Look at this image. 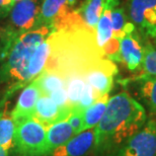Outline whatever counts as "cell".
I'll use <instances>...</instances> for the list:
<instances>
[{
	"instance_id": "obj_18",
	"label": "cell",
	"mask_w": 156,
	"mask_h": 156,
	"mask_svg": "<svg viewBox=\"0 0 156 156\" xmlns=\"http://www.w3.org/2000/svg\"><path fill=\"white\" fill-rule=\"evenodd\" d=\"M15 123L10 115L0 111V147L9 151L13 147Z\"/></svg>"
},
{
	"instance_id": "obj_7",
	"label": "cell",
	"mask_w": 156,
	"mask_h": 156,
	"mask_svg": "<svg viewBox=\"0 0 156 156\" xmlns=\"http://www.w3.org/2000/svg\"><path fill=\"white\" fill-rule=\"evenodd\" d=\"M129 17L147 36L156 37V0H129Z\"/></svg>"
},
{
	"instance_id": "obj_3",
	"label": "cell",
	"mask_w": 156,
	"mask_h": 156,
	"mask_svg": "<svg viewBox=\"0 0 156 156\" xmlns=\"http://www.w3.org/2000/svg\"><path fill=\"white\" fill-rule=\"evenodd\" d=\"M47 127L30 117L15 123L13 147L20 156H46Z\"/></svg>"
},
{
	"instance_id": "obj_12",
	"label": "cell",
	"mask_w": 156,
	"mask_h": 156,
	"mask_svg": "<svg viewBox=\"0 0 156 156\" xmlns=\"http://www.w3.org/2000/svg\"><path fill=\"white\" fill-rule=\"evenodd\" d=\"M73 136H75V133L67 120L57 122L48 126L46 133V156H48L54 149L66 143Z\"/></svg>"
},
{
	"instance_id": "obj_19",
	"label": "cell",
	"mask_w": 156,
	"mask_h": 156,
	"mask_svg": "<svg viewBox=\"0 0 156 156\" xmlns=\"http://www.w3.org/2000/svg\"><path fill=\"white\" fill-rule=\"evenodd\" d=\"M141 70L144 75H156V48L152 45L144 47Z\"/></svg>"
},
{
	"instance_id": "obj_24",
	"label": "cell",
	"mask_w": 156,
	"mask_h": 156,
	"mask_svg": "<svg viewBox=\"0 0 156 156\" xmlns=\"http://www.w3.org/2000/svg\"><path fill=\"white\" fill-rule=\"evenodd\" d=\"M155 38H156V37H155Z\"/></svg>"
},
{
	"instance_id": "obj_13",
	"label": "cell",
	"mask_w": 156,
	"mask_h": 156,
	"mask_svg": "<svg viewBox=\"0 0 156 156\" xmlns=\"http://www.w3.org/2000/svg\"><path fill=\"white\" fill-rule=\"evenodd\" d=\"M50 52H51V47H50L49 37H48V38L37 48L36 52L34 53L33 57L30 59L29 67H27V84L30 82H32V81L38 75H40V73L44 70V68H45L47 64V61H48V59H49Z\"/></svg>"
},
{
	"instance_id": "obj_10",
	"label": "cell",
	"mask_w": 156,
	"mask_h": 156,
	"mask_svg": "<svg viewBox=\"0 0 156 156\" xmlns=\"http://www.w3.org/2000/svg\"><path fill=\"white\" fill-rule=\"evenodd\" d=\"M94 136V128L83 131L54 149L48 156H85L93 149Z\"/></svg>"
},
{
	"instance_id": "obj_5",
	"label": "cell",
	"mask_w": 156,
	"mask_h": 156,
	"mask_svg": "<svg viewBox=\"0 0 156 156\" xmlns=\"http://www.w3.org/2000/svg\"><path fill=\"white\" fill-rule=\"evenodd\" d=\"M115 156H156V120L149 119Z\"/></svg>"
},
{
	"instance_id": "obj_4",
	"label": "cell",
	"mask_w": 156,
	"mask_h": 156,
	"mask_svg": "<svg viewBox=\"0 0 156 156\" xmlns=\"http://www.w3.org/2000/svg\"><path fill=\"white\" fill-rule=\"evenodd\" d=\"M117 73L116 64L110 59L101 57L90 62L84 69L82 75L98 98L110 93L113 88L114 77Z\"/></svg>"
},
{
	"instance_id": "obj_2",
	"label": "cell",
	"mask_w": 156,
	"mask_h": 156,
	"mask_svg": "<svg viewBox=\"0 0 156 156\" xmlns=\"http://www.w3.org/2000/svg\"><path fill=\"white\" fill-rule=\"evenodd\" d=\"M52 33L50 27L41 26L12 40L3 41L1 60L4 62L0 67V83H10L4 99L27 85V72L30 59L37 48Z\"/></svg>"
},
{
	"instance_id": "obj_6",
	"label": "cell",
	"mask_w": 156,
	"mask_h": 156,
	"mask_svg": "<svg viewBox=\"0 0 156 156\" xmlns=\"http://www.w3.org/2000/svg\"><path fill=\"white\" fill-rule=\"evenodd\" d=\"M40 6L38 0H20L11 7V27L4 39H14L18 35L35 29L38 21Z\"/></svg>"
},
{
	"instance_id": "obj_11",
	"label": "cell",
	"mask_w": 156,
	"mask_h": 156,
	"mask_svg": "<svg viewBox=\"0 0 156 156\" xmlns=\"http://www.w3.org/2000/svg\"><path fill=\"white\" fill-rule=\"evenodd\" d=\"M71 110V108H60L50 96L42 94L36 105L33 118L48 127L57 122L66 120Z\"/></svg>"
},
{
	"instance_id": "obj_22",
	"label": "cell",
	"mask_w": 156,
	"mask_h": 156,
	"mask_svg": "<svg viewBox=\"0 0 156 156\" xmlns=\"http://www.w3.org/2000/svg\"><path fill=\"white\" fill-rule=\"evenodd\" d=\"M8 152L9 151L5 150V149H3L2 147H0V156H9Z\"/></svg>"
},
{
	"instance_id": "obj_14",
	"label": "cell",
	"mask_w": 156,
	"mask_h": 156,
	"mask_svg": "<svg viewBox=\"0 0 156 156\" xmlns=\"http://www.w3.org/2000/svg\"><path fill=\"white\" fill-rule=\"evenodd\" d=\"M105 0H84L83 4L77 9L84 26L89 30H95L101 15L104 11Z\"/></svg>"
},
{
	"instance_id": "obj_20",
	"label": "cell",
	"mask_w": 156,
	"mask_h": 156,
	"mask_svg": "<svg viewBox=\"0 0 156 156\" xmlns=\"http://www.w3.org/2000/svg\"><path fill=\"white\" fill-rule=\"evenodd\" d=\"M83 111L78 108H72L67 117V122L73 129L75 135L83 132Z\"/></svg>"
},
{
	"instance_id": "obj_1",
	"label": "cell",
	"mask_w": 156,
	"mask_h": 156,
	"mask_svg": "<svg viewBox=\"0 0 156 156\" xmlns=\"http://www.w3.org/2000/svg\"><path fill=\"white\" fill-rule=\"evenodd\" d=\"M146 122L144 107L128 92L112 96L101 120L94 128L93 150L98 156H115Z\"/></svg>"
},
{
	"instance_id": "obj_23",
	"label": "cell",
	"mask_w": 156,
	"mask_h": 156,
	"mask_svg": "<svg viewBox=\"0 0 156 156\" xmlns=\"http://www.w3.org/2000/svg\"><path fill=\"white\" fill-rule=\"evenodd\" d=\"M18 1H20V0H12V2H13V3H16Z\"/></svg>"
},
{
	"instance_id": "obj_21",
	"label": "cell",
	"mask_w": 156,
	"mask_h": 156,
	"mask_svg": "<svg viewBox=\"0 0 156 156\" xmlns=\"http://www.w3.org/2000/svg\"><path fill=\"white\" fill-rule=\"evenodd\" d=\"M13 4L14 3L12 2V0H0V8L4 9V10H10Z\"/></svg>"
},
{
	"instance_id": "obj_16",
	"label": "cell",
	"mask_w": 156,
	"mask_h": 156,
	"mask_svg": "<svg viewBox=\"0 0 156 156\" xmlns=\"http://www.w3.org/2000/svg\"><path fill=\"white\" fill-rule=\"evenodd\" d=\"M111 20L114 38L121 41L126 36L135 32V26L132 21H128L123 8L115 7L111 10Z\"/></svg>"
},
{
	"instance_id": "obj_15",
	"label": "cell",
	"mask_w": 156,
	"mask_h": 156,
	"mask_svg": "<svg viewBox=\"0 0 156 156\" xmlns=\"http://www.w3.org/2000/svg\"><path fill=\"white\" fill-rule=\"evenodd\" d=\"M108 94L102 95L98 99H95L88 108L83 111V131L93 129L101 120L107 108L108 101Z\"/></svg>"
},
{
	"instance_id": "obj_9",
	"label": "cell",
	"mask_w": 156,
	"mask_h": 156,
	"mask_svg": "<svg viewBox=\"0 0 156 156\" xmlns=\"http://www.w3.org/2000/svg\"><path fill=\"white\" fill-rule=\"evenodd\" d=\"M41 95H42V91L38 81L35 78L32 82H30L23 88L16 105L11 112L10 116L13 119L14 123L34 116L36 105Z\"/></svg>"
},
{
	"instance_id": "obj_8",
	"label": "cell",
	"mask_w": 156,
	"mask_h": 156,
	"mask_svg": "<svg viewBox=\"0 0 156 156\" xmlns=\"http://www.w3.org/2000/svg\"><path fill=\"white\" fill-rule=\"evenodd\" d=\"M144 47L142 46L138 35L134 32L120 41V48L117 62H121L130 71L141 69Z\"/></svg>"
},
{
	"instance_id": "obj_17",
	"label": "cell",
	"mask_w": 156,
	"mask_h": 156,
	"mask_svg": "<svg viewBox=\"0 0 156 156\" xmlns=\"http://www.w3.org/2000/svg\"><path fill=\"white\" fill-rule=\"evenodd\" d=\"M140 81V95L150 112L156 116V75H144L138 77Z\"/></svg>"
}]
</instances>
